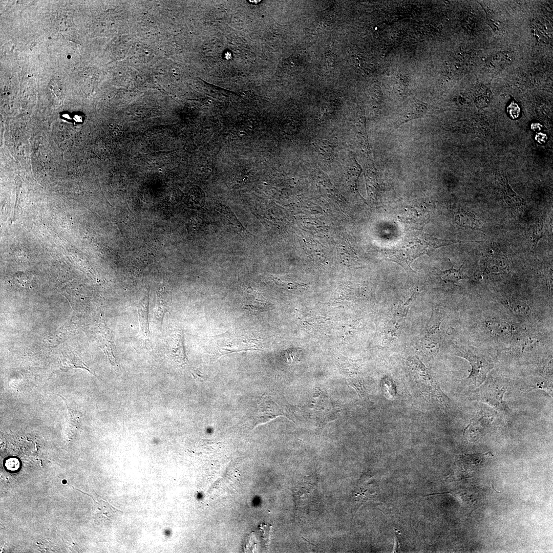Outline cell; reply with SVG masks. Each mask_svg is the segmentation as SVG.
Returning a JSON list of instances; mask_svg holds the SVG:
<instances>
[{"mask_svg": "<svg viewBox=\"0 0 553 553\" xmlns=\"http://www.w3.org/2000/svg\"><path fill=\"white\" fill-rule=\"evenodd\" d=\"M405 237L395 247L388 250L386 257L397 263L406 270L413 271L410 265L417 257L432 253L437 248L460 242L437 239L424 233L416 236L411 234Z\"/></svg>", "mask_w": 553, "mask_h": 553, "instance_id": "cell-1", "label": "cell"}, {"mask_svg": "<svg viewBox=\"0 0 553 553\" xmlns=\"http://www.w3.org/2000/svg\"><path fill=\"white\" fill-rule=\"evenodd\" d=\"M211 346L217 357L235 352L261 348L260 340L250 334L228 332L214 336Z\"/></svg>", "mask_w": 553, "mask_h": 553, "instance_id": "cell-2", "label": "cell"}, {"mask_svg": "<svg viewBox=\"0 0 553 553\" xmlns=\"http://www.w3.org/2000/svg\"><path fill=\"white\" fill-rule=\"evenodd\" d=\"M509 385L506 382L487 379L481 387L473 391V400L481 401L493 407L505 416L509 415V410L504 399Z\"/></svg>", "mask_w": 553, "mask_h": 553, "instance_id": "cell-3", "label": "cell"}, {"mask_svg": "<svg viewBox=\"0 0 553 553\" xmlns=\"http://www.w3.org/2000/svg\"><path fill=\"white\" fill-rule=\"evenodd\" d=\"M411 372L419 386L423 390L430 393L441 406L447 407L449 398L442 391L439 385L434 379L429 370L419 358L414 357L408 359Z\"/></svg>", "mask_w": 553, "mask_h": 553, "instance_id": "cell-4", "label": "cell"}, {"mask_svg": "<svg viewBox=\"0 0 553 553\" xmlns=\"http://www.w3.org/2000/svg\"><path fill=\"white\" fill-rule=\"evenodd\" d=\"M456 355L467 359L472 367L467 377L472 388H477L485 380L487 374L493 367L492 360L486 355L471 350L459 349Z\"/></svg>", "mask_w": 553, "mask_h": 553, "instance_id": "cell-5", "label": "cell"}, {"mask_svg": "<svg viewBox=\"0 0 553 553\" xmlns=\"http://www.w3.org/2000/svg\"><path fill=\"white\" fill-rule=\"evenodd\" d=\"M496 414V412L491 408L481 409L464 430V435L472 442L477 441L495 427Z\"/></svg>", "mask_w": 553, "mask_h": 553, "instance_id": "cell-6", "label": "cell"}, {"mask_svg": "<svg viewBox=\"0 0 553 553\" xmlns=\"http://www.w3.org/2000/svg\"><path fill=\"white\" fill-rule=\"evenodd\" d=\"M284 414L283 410L270 397L263 396L258 403L254 423L258 425L265 423Z\"/></svg>", "mask_w": 553, "mask_h": 553, "instance_id": "cell-7", "label": "cell"}, {"mask_svg": "<svg viewBox=\"0 0 553 553\" xmlns=\"http://www.w3.org/2000/svg\"><path fill=\"white\" fill-rule=\"evenodd\" d=\"M171 303V294L165 289L161 288L157 291L153 317L156 324L162 326L164 316L169 310Z\"/></svg>", "mask_w": 553, "mask_h": 553, "instance_id": "cell-8", "label": "cell"}, {"mask_svg": "<svg viewBox=\"0 0 553 553\" xmlns=\"http://www.w3.org/2000/svg\"><path fill=\"white\" fill-rule=\"evenodd\" d=\"M149 302L147 293L140 299L137 306L140 334L145 342L150 339L151 335L148 322Z\"/></svg>", "mask_w": 553, "mask_h": 553, "instance_id": "cell-9", "label": "cell"}, {"mask_svg": "<svg viewBox=\"0 0 553 553\" xmlns=\"http://www.w3.org/2000/svg\"><path fill=\"white\" fill-rule=\"evenodd\" d=\"M97 335L101 347L111 363L113 364H116L114 354V344L109 329L105 325L99 323L97 326Z\"/></svg>", "mask_w": 553, "mask_h": 553, "instance_id": "cell-10", "label": "cell"}, {"mask_svg": "<svg viewBox=\"0 0 553 553\" xmlns=\"http://www.w3.org/2000/svg\"><path fill=\"white\" fill-rule=\"evenodd\" d=\"M167 341L172 354L176 360L182 364L185 363L186 358L183 332L180 330H175L171 334Z\"/></svg>", "mask_w": 553, "mask_h": 553, "instance_id": "cell-11", "label": "cell"}, {"mask_svg": "<svg viewBox=\"0 0 553 553\" xmlns=\"http://www.w3.org/2000/svg\"><path fill=\"white\" fill-rule=\"evenodd\" d=\"M245 309L251 313L258 312L266 307L265 299L252 290H248L243 299Z\"/></svg>", "mask_w": 553, "mask_h": 553, "instance_id": "cell-12", "label": "cell"}, {"mask_svg": "<svg viewBox=\"0 0 553 553\" xmlns=\"http://www.w3.org/2000/svg\"><path fill=\"white\" fill-rule=\"evenodd\" d=\"M413 110L403 114L396 122L394 127L397 129L405 123L423 116L428 111V105L418 100L414 99Z\"/></svg>", "mask_w": 553, "mask_h": 553, "instance_id": "cell-13", "label": "cell"}, {"mask_svg": "<svg viewBox=\"0 0 553 553\" xmlns=\"http://www.w3.org/2000/svg\"><path fill=\"white\" fill-rule=\"evenodd\" d=\"M437 334L423 333V335L420 339V349L428 356H434L438 352L439 344Z\"/></svg>", "mask_w": 553, "mask_h": 553, "instance_id": "cell-14", "label": "cell"}, {"mask_svg": "<svg viewBox=\"0 0 553 553\" xmlns=\"http://www.w3.org/2000/svg\"><path fill=\"white\" fill-rule=\"evenodd\" d=\"M455 220L457 224L464 227L479 229L480 227V219L471 211L463 210L458 211L455 216Z\"/></svg>", "mask_w": 553, "mask_h": 553, "instance_id": "cell-15", "label": "cell"}, {"mask_svg": "<svg viewBox=\"0 0 553 553\" xmlns=\"http://www.w3.org/2000/svg\"><path fill=\"white\" fill-rule=\"evenodd\" d=\"M89 495L91 496L90 495ZM93 497L96 499V501L95 499H93L96 505L94 513L96 517H98L100 519H107V520H109L110 518L113 517V514L115 513V512L116 511L117 509L114 510L113 507L111 506L109 503L102 500L101 499H99L93 496Z\"/></svg>", "mask_w": 553, "mask_h": 553, "instance_id": "cell-16", "label": "cell"}, {"mask_svg": "<svg viewBox=\"0 0 553 553\" xmlns=\"http://www.w3.org/2000/svg\"><path fill=\"white\" fill-rule=\"evenodd\" d=\"M462 266L459 269H455L453 266L448 269L440 271L439 275L440 278L445 282L456 283L457 281L465 278L461 272Z\"/></svg>", "mask_w": 553, "mask_h": 553, "instance_id": "cell-17", "label": "cell"}, {"mask_svg": "<svg viewBox=\"0 0 553 553\" xmlns=\"http://www.w3.org/2000/svg\"><path fill=\"white\" fill-rule=\"evenodd\" d=\"M544 221L541 219L535 222L533 226L531 235V241L532 243V249L536 253L537 247L539 241L543 236Z\"/></svg>", "mask_w": 553, "mask_h": 553, "instance_id": "cell-18", "label": "cell"}, {"mask_svg": "<svg viewBox=\"0 0 553 553\" xmlns=\"http://www.w3.org/2000/svg\"><path fill=\"white\" fill-rule=\"evenodd\" d=\"M489 330L498 335H507L511 333V326L501 321H492L487 323Z\"/></svg>", "mask_w": 553, "mask_h": 553, "instance_id": "cell-19", "label": "cell"}, {"mask_svg": "<svg viewBox=\"0 0 553 553\" xmlns=\"http://www.w3.org/2000/svg\"><path fill=\"white\" fill-rule=\"evenodd\" d=\"M413 296L414 294L408 299L403 304L398 306L396 309L392 318L404 323L412 303Z\"/></svg>", "mask_w": 553, "mask_h": 553, "instance_id": "cell-20", "label": "cell"}, {"mask_svg": "<svg viewBox=\"0 0 553 553\" xmlns=\"http://www.w3.org/2000/svg\"><path fill=\"white\" fill-rule=\"evenodd\" d=\"M349 384L355 389L360 397H363L365 396V389L362 380L352 379L349 381Z\"/></svg>", "mask_w": 553, "mask_h": 553, "instance_id": "cell-21", "label": "cell"}, {"mask_svg": "<svg viewBox=\"0 0 553 553\" xmlns=\"http://www.w3.org/2000/svg\"><path fill=\"white\" fill-rule=\"evenodd\" d=\"M507 111L511 118L516 119L519 116L521 110L517 103L512 101L507 107Z\"/></svg>", "mask_w": 553, "mask_h": 553, "instance_id": "cell-22", "label": "cell"}, {"mask_svg": "<svg viewBox=\"0 0 553 553\" xmlns=\"http://www.w3.org/2000/svg\"><path fill=\"white\" fill-rule=\"evenodd\" d=\"M19 466L18 460L14 458L8 459L6 462V466L8 470L14 471L17 470Z\"/></svg>", "mask_w": 553, "mask_h": 553, "instance_id": "cell-23", "label": "cell"}, {"mask_svg": "<svg viewBox=\"0 0 553 553\" xmlns=\"http://www.w3.org/2000/svg\"><path fill=\"white\" fill-rule=\"evenodd\" d=\"M536 140L540 143H545L547 139V136L542 133H537L536 135Z\"/></svg>", "mask_w": 553, "mask_h": 553, "instance_id": "cell-24", "label": "cell"}, {"mask_svg": "<svg viewBox=\"0 0 553 553\" xmlns=\"http://www.w3.org/2000/svg\"><path fill=\"white\" fill-rule=\"evenodd\" d=\"M531 127L534 130H540L541 126L538 123H533L531 124Z\"/></svg>", "mask_w": 553, "mask_h": 553, "instance_id": "cell-25", "label": "cell"}]
</instances>
